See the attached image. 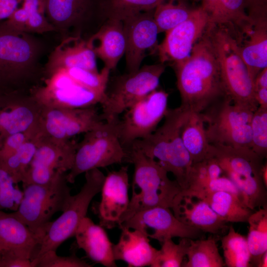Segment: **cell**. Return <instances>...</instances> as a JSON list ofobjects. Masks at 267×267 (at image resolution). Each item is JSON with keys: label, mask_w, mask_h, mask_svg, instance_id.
<instances>
[{"label": "cell", "mask_w": 267, "mask_h": 267, "mask_svg": "<svg viewBox=\"0 0 267 267\" xmlns=\"http://www.w3.org/2000/svg\"><path fill=\"white\" fill-rule=\"evenodd\" d=\"M171 65L176 77L180 106L184 108L201 113L212 103L228 95L206 31L188 57Z\"/></svg>", "instance_id": "obj_1"}, {"label": "cell", "mask_w": 267, "mask_h": 267, "mask_svg": "<svg viewBox=\"0 0 267 267\" xmlns=\"http://www.w3.org/2000/svg\"><path fill=\"white\" fill-rule=\"evenodd\" d=\"M42 42L32 33L18 31L0 22V89L25 92L43 74Z\"/></svg>", "instance_id": "obj_2"}, {"label": "cell", "mask_w": 267, "mask_h": 267, "mask_svg": "<svg viewBox=\"0 0 267 267\" xmlns=\"http://www.w3.org/2000/svg\"><path fill=\"white\" fill-rule=\"evenodd\" d=\"M126 149V160L134 165L132 195L118 226L140 211L155 207L171 208L182 190L176 180L169 178L168 171L156 160L134 147Z\"/></svg>", "instance_id": "obj_3"}, {"label": "cell", "mask_w": 267, "mask_h": 267, "mask_svg": "<svg viewBox=\"0 0 267 267\" xmlns=\"http://www.w3.org/2000/svg\"><path fill=\"white\" fill-rule=\"evenodd\" d=\"M189 112L181 106L168 109L162 125L149 136L135 140L131 146L147 156L157 159L168 172L173 174L182 189L187 188L192 165L180 135L181 126Z\"/></svg>", "instance_id": "obj_4"}, {"label": "cell", "mask_w": 267, "mask_h": 267, "mask_svg": "<svg viewBox=\"0 0 267 267\" xmlns=\"http://www.w3.org/2000/svg\"><path fill=\"white\" fill-rule=\"evenodd\" d=\"M210 144L213 157L238 189L251 210L267 206V192L262 178L264 159L251 148Z\"/></svg>", "instance_id": "obj_5"}, {"label": "cell", "mask_w": 267, "mask_h": 267, "mask_svg": "<svg viewBox=\"0 0 267 267\" xmlns=\"http://www.w3.org/2000/svg\"><path fill=\"white\" fill-rule=\"evenodd\" d=\"M206 32L216 56L227 94L235 104L255 111L253 81L241 56L238 42L226 28L209 23Z\"/></svg>", "instance_id": "obj_6"}, {"label": "cell", "mask_w": 267, "mask_h": 267, "mask_svg": "<svg viewBox=\"0 0 267 267\" xmlns=\"http://www.w3.org/2000/svg\"><path fill=\"white\" fill-rule=\"evenodd\" d=\"M66 174L45 184L23 185L22 199L12 213L41 240L52 216L65 209L71 196Z\"/></svg>", "instance_id": "obj_7"}, {"label": "cell", "mask_w": 267, "mask_h": 267, "mask_svg": "<svg viewBox=\"0 0 267 267\" xmlns=\"http://www.w3.org/2000/svg\"><path fill=\"white\" fill-rule=\"evenodd\" d=\"M119 120L118 117L104 121L85 133L77 144L72 167L66 174L68 183H74L78 176L90 170L126 160L127 151L120 139Z\"/></svg>", "instance_id": "obj_8"}, {"label": "cell", "mask_w": 267, "mask_h": 267, "mask_svg": "<svg viewBox=\"0 0 267 267\" xmlns=\"http://www.w3.org/2000/svg\"><path fill=\"white\" fill-rule=\"evenodd\" d=\"M254 112L234 103L228 95L212 103L200 113L209 143L251 148Z\"/></svg>", "instance_id": "obj_9"}, {"label": "cell", "mask_w": 267, "mask_h": 267, "mask_svg": "<svg viewBox=\"0 0 267 267\" xmlns=\"http://www.w3.org/2000/svg\"><path fill=\"white\" fill-rule=\"evenodd\" d=\"M166 64L146 65L135 72L113 78L108 83L104 97L100 104L104 121L118 118L135 102L157 89Z\"/></svg>", "instance_id": "obj_10"}, {"label": "cell", "mask_w": 267, "mask_h": 267, "mask_svg": "<svg viewBox=\"0 0 267 267\" xmlns=\"http://www.w3.org/2000/svg\"><path fill=\"white\" fill-rule=\"evenodd\" d=\"M105 178L99 169L85 173V182L79 192L71 195L62 214L48 223L35 258L49 250L57 251L62 243L74 236L80 222L87 215L90 202L101 191Z\"/></svg>", "instance_id": "obj_11"}, {"label": "cell", "mask_w": 267, "mask_h": 267, "mask_svg": "<svg viewBox=\"0 0 267 267\" xmlns=\"http://www.w3.org/2000/svg\"><path fill=\"white\" fill-rule=\"evenodd\" d=\"M45 15L62 39H88L107 20L101 0H47Z\"/></svg>", "instance_id": "obj_12"}, {"label": "cell", "mask_w": 267, "mask_h": 267, "mask_svg": "<svg viewBox=\"0 0 267 267\" xmlns=\"http://www.w3.org/2000/svg\"><path fill=\"white\" fill-rule=\"evenodd\" d=\"M44 85L35 86L30 94L42 107L81 108L100 104L105 94L89 89L75 82L64 69L45 77Z\"/></svg>", "instance_id": "obj_13"}, {"label": "cell", "mask_w": 267, "mask_h": 267, "mask_svg": "<svg viewBox=\"0 0 267 267\" xmlns=\"http://www.w3.org/2000/svg\"><path fill=\"white\" fill-rule=\"evenodd\" d=\"M169 93L157 89L127 109L119 120V137L126 149L157 128L168 109Z\"/></svg>", "instance_id": "obj_14"}, {"label": "cell", "mask_w": 267, "mask_h": 267, "mask_svg": "<svg viewBox=\"0 0 267 267\" xmlns=\"http://www.w3.org/2000/svg\"><path fill=\"white\" fill-rule=\"evenodd\" d=\"M75 142L60 140L43 134L22 185L45 184L72 167L77 147Z\"/></svg>", "instance_id": "obj_15"}, {"label": "cell", "mask_w": 267, "mask_h": 267, "mask_svg": "<svg viewBox=\"0 0 267 267\" xmlns=\"http://www.w3.org/2000/svg\"><path fill=\"white\" fill-rule=\"evenodd\" d=\"M170 208L155 207L140 211L119 225L140 231L161 244L173 237L202 238V230L179 221Z\"/></svg>", "instance_id": "obj_16"}, {"label": "cell", "mask_w": 267, "mask_h": 267, "mask_svg": "<svg viewBox=\"0 0 267 267\" xmlns=\"http://www.w3.org/2000/svg\"><path fill=\"white\" fill-rule=\"evenodd\" d=\"M42 110L30 93L0 89V143L9 135L40 129Z\"/></svg>", "instance_id": "obj_17"}, {"label": "cell", "mask_w": 267, "mask_h": 267, "mask_svg": "<svg viewBox=\"0 0 267 267\" xmlns=\"http://www.w3.org/2000/svg\"><path fill=\"white\" fill-rule=\"evenodd\" d=\"M40 126L44 134L60 140L86 133L104 122L95 106L81 108L42 107Z\"/></svg>", "instance_id": "obj_18"}, {"label": "cell", "mask_w": 267, "mask_h": 267, "mask_svg": "<svg viewBox=\"0 0 267 267\" xmlns=\"http://www.w3.org/2000/svg\"><path fill=\"white\" fill-rule=\"evenodd\" d=\"M154 11L140 12L122 20L126 43L127 73L138 70L147 52L157 51L159 32L154 19Z\"/></svg>", "instance_id": "obj_19"}, {"label": "cell", "mask_w": 267, "mask_h": 267, "mask_svg": "<svg viewBox=\"0 0 267 267\" xmlns=\"http://www.w3.org/2000/svg\"><path fill=\"white\" fill-rule=\"evenodd\" d=\"M209 23L206 13L200 6L196 7L188 19L166 32L164 39L157 48L160 62L172 64L188 57Z\"/></svg>", "instance_id": "obj_20"}, {"label": "cell", "mask_w": 267, "mask_h": 267, "mask_svg": "<svg viewBox=\"0 0 267 267\" xmlns=\"http://www.w3.org/2000/svg\"><path fill=\"white\" fill-rule=\"evenodd\" d=\"M129 187L127 166L109 172L105 176L97 208L101 226L108 229L118 226L120 218L129 204Z\"/></svg>", "instance_id": "obj_21"}, {"label": "cell", "mask_w": 267, "mask_h": 267, "mask_svg": "<svg viewBox=\"0 0 267 267\" xmlns=\"http://www.w3.org/2000/svg\"><path fill=\"white\" fill-rule=\"evenodd\" d=\"M180 222L204 233L221 237L229 225L203 199L184 193L182 190L176 197L171 208Z\"/></svg>", "instance_id": "obj_22"}, {"label": "cell", "mask_w": 267, "mask_h": 267, "mask_svg": "<svg viewBox=\"0 0 267 267\" xmlns=\"http://www.w3.org/2000/svg\"><path fill=\"white\" fill-rule=\"evenodd\" d=\"M41 238L15 217L0 210V256H15L32 261L36 257Z\"/></svg>", "instance_id": "obj_23"}, {"label": "cell", "mask_w": 267, "mask_h": 267, "mask_svg": "<svg viewBox=\"0 0 267 267\" xmlns=\"http://www.w3.org/2000/svg\"><path fill=\"white\" fill-rule=\"evenodd\" d=\"M250 6V0H201L200 6L209 23L226 28L239 42L253 22Z\"/></svg>", "instance_id": "obj_24"}, {"label": "cell", "mask_w": 267, "mask_h": 267, "mask_svg": "<svg viewBox=\"0 0 267 267\" xmlns=\"http://www.w3.org/2000/svg\"><path fill=\"white\" fill-rule=\"evenodd\" d=\"M96 57L88 39L69 37L63 39L50 53L43 74L46 77L58 69L73 67L98 72Z\"/></svg>", "instance_id": "obj_25"}, {"label": "cell", "mask_w": 267, "mask_h": 267, "mask_svg": "<svg viewBox=\"0 0 267 267\" xmlns=\"http://www.w3.org/2000/svg\"><path fill=\"white\" fill-rule=\"evenodd\" d=\"M250 14L253 18L252 26L238 44L254 82L258 74L267 67V9L252 11Z\"/></svg>", "instance_id": "obj_26"}, {"label": "cell", "mask_w": 267, "mask_h": 267, "mask_svg": "<svg viewBox=\"0 0 267 267\" xmlns=\"http://www.w3.org/2000/svg\"><path fill=\"white\" fill-rule=\"evenodd\" d=\"M218 191L232 193L242 200L238 189L213 157L209 155L203 160L192 164L187 188L182 189V191L185 194L196 196Z\"/></svg>", "instance_id": "obj_27"}, {"label": "cell", "mask_w": 267, "mask_h": 267, "mask_svg": "<svg viewBox=\"0 0 267 267\" xmlns=\"http://www.w3.org/2000/svg\"><path fill=\"white\" fill-rule=\"evenodd\" d=\"M74 236L78 248L92 261L107 267H117L113 244L102 226L86 216L80 222Z\"/></svg>", "instance_id": "obj_28"}, {"label": "cell", "mask_w": 267, "mask_h": 267, "mask_svg": "<svg viewBox=\"0 0 267 267\" xmlns=\"http://www.w3.org/2000/svg\"><path fill=\"white\" fill-rule=\"evenodd\" d=\"M121 234L113 251L115 261L126 262L130 267H151L158 250L150 243L149 238L140 231L122 226Z\"/></svg>", "instance_id": "obj_29"}, {"label": "cell", "mask_w": 267, "mask_h": 267, "mask_svg": "<svg viewBox=\"0 0 267 267\" xmlns=\"http://www.w3.org/2000/svg\"><path fill=\"white\" fill-rule=\"evenodd\" d=\"M96 56L110 70L116 68L125 54L126 43L122 21L107 19L89 39Z\"/></svg>", "instance_id": "obj_30"}, {"label": "cell", "mask_w": 267, "mask_h": 267, "mask_svg": "<svg viewBox=\"0 0 267 267\" xmlns=\"http://www.w3.org/2000/svg\"><path fill=\"white\" fill-rule=\"evenodd\" d=\"M193 196L204 200L227 222H247L249 217L254 212L239 196L229 192L218 191Z\"/></svg>", "instance_id": "obj_31"}, {"label": "cell", "mask_w": 267, "mask_h": 267, "mask_svg": "<svg viewBox=\"0 0 267 267\" xmlns=\"http://www.w3.org/2000/svg\"><path fill=\"white\" fill-rule=\"evenodd\" d=\"M180 135L192 164L207 157L210 144L207 138L205 124L200 113L189 112L181 126Z\"/></svg>", "instance_id": "obj_32"}, {"label": "cell", "mask_w": 267, "mask_h": 267, "mask_svg": "<svg viewBox=\"0 0 267 267\" xmlns=\"http://www.w3.org/2000/svg\"><path fill=\"white\" fill-rule=\"evenodd\" d=\"M213 235L207 239H189L186 256L188 260L183 264L185 267H223L225 266L221 256L217 240Z\"/></svg>", "instance_id": "obj_33"}, {"label": "cell", "mask_w": 267, "mask_h": 267, "mask_svg": "<svg viewBox=\"0 0 267 267\" xmlns=\"http://www.w3.org/2000/svg\"><path fill=\"white\" fill-rule=\"evenodd\" d=\"M247 238L252 267L257 266L262 255L267 251V206L254 211L248 218Z\"/></svg>", "instance_id": "obj_34"}, {"label": "cell", "mask_w": 267, "mask_h": 267, "mask_svg": "<svg viewBox=\"0 0 267 267\" xmlns=\"http://www.w3.org/2000/svg\"><path fill=\"white\" fill-rule=\"evenodd\" d=\"M221 241L225 266L252 267L246 237L236 232L230 225L227 232L221 237Z\"/></svg>", "instance_id": "obj_35"}, {"label": "cell", "mask_w": 267, "mask_h": 267, "mask_svg": "<svg viewBox=\"0 0 267 267\" xmlns=\"http://www.w3.org/2000/svg\"><path fill=\"white\" fill-rule=\"evenodd\" d=\"M196 7L183 0H170L158 5L154 11V19L159 33L166 32L188 19Z\"/></svg>", "instance_id": "obj_36"}, {"label": "cell", "mask_w": 267, "mask_h": 267, "mask_svg": "<svg viewBox=\"0 0 267 267\" xmlns=\"http://www.w3.org/2000/svg\"><path fill=\"white\" fill-rule=\"evenodd\" d=\"M43 135L41 132L27 140L15 153L0 164L17 183L22 182Z\"/></svg>", "instance_id": "obj_37"}, {"label": "cell", "mask_w": 267, "mask_h": 267, "mask_svg": "<svg viewBox=\"0 0 267 267\" xmlns=\"http://www.w3.org/2000/svg\"><path fill=\"white\" fill-rule=\"evenodd\" d=\"M170 0H101L107 19L122 21L140 12L154 9L160 4Z\"/></svg>", "instance_id": "obj_38"}, {"label": "cell", "mask_w": 267, "mask_h": 267, "mask_svg": "<svg viewBox=\"0 0 267 267\" xmlns=\"http://www.w3.org/2000/svg\"><path fill=\"white\" fill-rule=\"evenodd\" d=\"M189 243V239L186 238H181L178 244L174 243L172 239L164 241L161 244V248L158 250L157 257L151 267H182Z\"/></svg>", "instance_id": "obj_39"}, {"label": "cell", "mask_w": 267, "mask_h": 267, "mask_svg": "<svg viewBox=\"0 0 267 267\" xmlns=\"http://www.w3.org/2000/svg\"><path fill=\"white\" fill-rule=\"evenodd\" d=\"M64 69L78 84L93 91L105 94L110 71L107 68L104 66L100 72L78 67Z\"/></svg>", "instance_id": "obj_40"}, {"label": "cell", "mask_w": 267, "mask_h": 267, "mask_svg": "<svg viewBox=\"0 0 267 267\" xmlns=\"http://www.w3.org/2000/svg\"><path fill=\"white\" fill-rule=\"evenodd\" d=\"M12 175L0 165V210L16 211L23 192Z\"/></svg>", "instance_id": "obj_41"}, {"label": "cell", "mask_w": 267, "mask_h": 267, "mask_svg": "<svg viewBox=\"0 0 267 267\" xmlns=\"http://www.w3.org/2000/svg\"><path fill=\"white\" fill-rule=\"evenodd\" d=\"M251 126V149L265 159L267 155V108L259 106L253 112Z\"/></svg>", "instance_id": "obj_42"}, {"label": "cell", "mask_w": 267, "mask_h": 267, "mask_svg": "<svg viewBox=\"0 0 267 267\" xmlns=\"http://www.w3.org/2000/svg\"><path fill=\"white\" fill-rule=\"evenodd\" d=\"M35 267H90L89 264L75 254L60 256L56 251L49 250L33 260Z\"/></svg>", "instance_id": "obj_43"}, {"label": "cell", "mask_w": 267, "mask_h": 267, "mask_svg": "<svg viewBox=\"0 0 267 267\" xmlns=\"http://www.w3.org/2000/svg\"><path fill=\"white\" fill-rule=\"evenodd\" d=\"M41 128L9 135L0 143V164L10 157L27 140L41 133Z\"/></svg>", "instance_id": "obj_44"}, {"label": "cell", "mask_w": 267, "mask_h": 267, "mask_svg": "<svg viewBox=\"0 0 267 267\" xmlns=\"http://www.w3.org/2000/svg\"><path fill=\"white\" fill-rule=\"evenodd\" d=\"M28 17V12L21 6L17 8L8 19L2 22L4 25L10 29L27 32Z\"/></svg>", "instance_id": "obj_45"}, {"label": "cell", "mask_w": 267, "mask_h": 267, "mask_svg": "<svg viewBox=\"0 0 267 267\" xmlns=\"http://www.w3.org/2000/svg\"><path fill=\"white\" fill-rule=\"evenodd\" d=\"M0 267H35V266L31 259L6 255L0 257Z\"/></svg>", "instance_id": "obj_46"}, {"label": "cell", "mask_w": 267, "mask_h": 267, "mask_svg": "<svg viewBox=\"0 0 267 267\" xmlns=\"http://www.w3.org/2000/svg\"><path fill=\"white\" fill-rule=\"evenodd\" d=\"M47 0H23L21 4L28 13L37 12L45 14Z\"/></svg>", "instance_id": "obj_47"}, {"label": "cell", "mask_w": 267, "mask_h": 267, "mask_svg": "<svg viewBox=\"0 0 267 267\" xmlns=\"http://www.w3.org/2000/svg\"><path fill=\"white\" fill-rule=\"evenodd\" d=\"M267 87V67L261 70L253 82L254 92L262 88Z\"/></svg>", "instance_id": "obj_48"}, {"label": "cell", "mask_w": 267, "mask_h": 267, "mask_svg": "<svg viewBox=\"0 0 267 267\" xmlns=\"http://www.w3.org/2000/svg\"><path fill=\"white\" fill-rule=\"evenodd\" d=\"M254 96L259 106L267 108V87L262 88L255 91Z\"/></svg>", "instance_id": "obj_49"}, {"label": "cell", "mask_w": 267, "mask_h": 267, "mask_svg": "<svg viewBox=\"0 0 267 267\" xmlns=\"http://www.w3.org/2000/svg\"><path fill=\"white\" fill-rule=\"evenodd\" d=\"M258 267H267V251L265 252L260 258Z\"/></svg>", "instance_id": "obj_50"}, {"label": "cell", "mask_w": 267, "mask_h": 267, "mask_svg": "<svg viewBox=\"0 0 267 267\" xmlns=\"http://www.w3.org/2000/svg\"><path fill=\"white\" fill-rule=\"evenodd\" d=\"M262 178L265 186L267 187V163L264 164L262 170Z\"/></svg>", "instance_id": "obj_51"}, {"label": "cell", "mask_w": 267, "mask_h": 267, "mask_svg": "<svg viewBox=\"0 0 267 267\" xmlns=\"http://www.w3.org/2000/svg\"><path fill=\"white\" fill-rule=\"evenodd\" d=\"M251 6H258L267 4V0H250Z\"/></svg>", "instance_id": "obj_52"}, {"label": "cell", "mask_w": 267, "mask_h": 267, "mask_svg": "<svg viewBox=\"0 0 267 267\" xmlns=\"http://www.w3.org/2000/svg\"><path fill=\"white\" fill-rule=\"evenodd\" d=\"M184 0V1H186L189 0Z\"/></svg>", "instance_id": "obj_53"}, {"label": "cell", "mask_w": 267, "mask_h": 267, "mask_svg": "<svg viewBox=\"0 0 267 267\" xmlns=\"http://www.w3.org/2000/svg\"></svg>", "instance_id": "obj_54"}]
</instances>
